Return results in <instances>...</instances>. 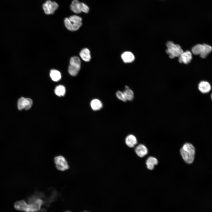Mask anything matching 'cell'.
Returning a JSON list of instances; mask_svg holds the SVG:
<instances>
[{"mask_svg":"<svg viewBox=\"0 0 212 212\" xmlns=\"http://www.w3.org/2000/svg\"><path fill=\"white\" fill-rule=\"evenodd\" d=\"M58 7V4L56 2L50 0L46 1L42 6L44 13L48 15L53 14Z\"/></svg>","mask_w":212,"mask_h":212,"instance_id":"cell-7","label":"cell"},{"mask_svg":"<svg viewBox=\"0 0 212 212\" xmlns=\"http://www.w3.org/2000/svg\"><path fill=\"white\" fill-rule=\"evenodd\" d=\"M80 67L81 66L70 64L68 67V72L71 76H76L78 74Z\"/></svg>","mask_w":212,"mask_h":212,"instance_id":"cell-19","label":"cell"},{"mask_svg":"<svg viewBox=\"0 0 212 212\" xmlns=\"http://www.w3.org/2000/svg\"><path fill=\"white\" fill-rule=\"evenodd\" d=\"M44 211H45V210H40V211H39V210H38V211H35V212H44Z\"/></svg>","mask_w":212,"mask_h":212,"instance_id":"cell-25","label":"cell"},{"mask_svg":"<svg viewBox=\"0 0 212 212\" xmlns=\"http://www.w3.org/2000/svg\"><path fill=\"white\" fill-rule=\"evenodd\" d=\"M54 161L57 169L63 171L69 169V166L66 159L62 155H59L54 158Z\"/></svg>","mask_w":212,"mask_h":212,"instance_id":"cell-6","label":"cell"},{"mask_svg":"<svg viewBox=\"0 0 212 212\" xmlns=\"http://www.w3.org/2000/svg\"><path fill=\"white\" fill-rule=\"evenodd\" d=\"M125 88V90L123 92L127 100H132L134 97V94L133 91L127 86H126Z\"/></svg>","mask_w":212,"mask_h":212,"instance_id":"cell-20","label":"cell"},{"mask_svg":"<svg viewBox=\"0 0 212 212\" xmlns=\"http://www.w3.org/2000/svg\"><path fill=\"white\" fill-rule=\"evenodd\" d=\"M135 152L137 155L140 157H143L148 153V150L144 145L140 144L136 148Z\"/></svg>","mask_w":212,"mask_h":212,"instance_id":"cell-12","label":"cell"},{"mask_svg":"<svg viewBox=\"0 0 212 212\" xmlns=\"http://www.w3.org/2000/svg\"><path fill=\"white\" fill-rule=\"evenodd\" d=\"M179 62L185 64L189 63L192 59V54L191 52L186 51L183 52L179 56Z\"/></svg>","mask_w":212,"mask_h":212,"instance_id":"cell-9","label":"cell"},{"mask_svg":"<svg viewBox=\"0 0 212 212\" xmlns=\"http://www.w3.org/2000/svg\"><path fill=\"white\" fill-rule=\"evenodd\" d=\"M50 76L52 80L55 82L59 81L61 78L60 72L56 69L51 70L50 72Z\"/></svg>","mask_w":212,"mask_h":212,"instance_id":"cell-18","label":"cell"},{"mask_svg":"<svg viewBox=\"0 0 212 212\" xmlns=\"http://www.w3.org/2000/svg\"><path fill=\"white\" fill-rule=\"evenodd\" d=\"M211 99L212 100V93L211 95Z\"/></svg>","mask_w":212,"mask_h":212,"instance_id":"cell-26","label":"cell"},{"mask_svg":"<svg viewBox=\"0 0 212 212\" xmlns=\"http://www.w3.org/2000/svg\"><path fill=\"white\" fill-rule=\"evenodd\" d=\"M82 18L76 15L66 18L64 20L65 26L69 30L72 31L78 30L82 25Z\"/></svg>","mask_w":212,"mask_h":212,"instance_id":"cell-3","label":"cell"},{"mask_svg":"<svg viewBox=\"0 0 212 212\" xmlns=\"http://www.w3.org/2000/svg\"><path fill=\"white\" fill-rule=\"evenodd\" d=\"M125 142L126 145L129 147L133 148L137 143V139L133 135L130 134L126 138Z\"/></svg>","mask_w":212,"mask_h":212,"instance_id":"cell-14","label":"cell"},{"mask_svg":"<svg viewBox=\"0 0 212 212\" xmlns=\"http://www.w3.org/2000/svg\"><path fill=\"white\" fill-rule=\"evenodd\" d=\"M121 57L123 62L125 63H131L135 59L134 54L129 51L123 52L122 54Z\"/></svg>","mask_w":212,"mask_h":212,"instance_id":"cell-11","label":"cell"},{"mask_svg":"<svg viewBox=\"0 0 212 212\" xmlns=\"http://www.w3.org/2000/svg\"><path fill=\"white\" fill-rule=\"evenodd\" d=\"M166 45L167 48L166 52L171 58L179 57L183 52L179 45L175 44L171 41L167 42Z\"/></svg>","mask_w":212,"mask_h":212,"instance_id":"cell-5","label":"cell"},{"mask_svg":"<svg viewBox=\"0 0 212 212\" xmlns=\"http://www.w3.org/2000/svg\"><path fill=\"white\" fill-rule=\"evenodd\" d=\"M116 95L117 98L123 102H126L127 100L125 98L123 92L118 91L116 92Z\"/></svg>","mask_w":212,"mask_h":212,"instance_id":"cell-23","label":"cell"},{"mask_svg":"<svg viewBox=\"0 0 212 212\" xmlns=\"http://www.w3.org/2000/svg\"><path fill=\"white\" fill-rule=\"evenodd\" d=\"M54 92L55 94L57 96H63L65 93V89L63 86L59 85L56 87Z\"/></svg>","mask_w":212,"mask_h":212,"instance_id":"cell-21","label":"cell"},{"mask_svg":"<svg viewBox=\"0 0 212 212\" xmlns=\"http://www.w3.org/2000/svg\"><path fill=\"white\" fill-rule=\"evenodd\" d=\"M90 104L92 109L94 111L99 110L102 107V102L98 99L92 100L91 101Z\"/></svg>","mask_w":212,"mask_h":212,"instance_id":"cell-17","label":"cell"},{"mask_svg":"<svg viewBox=\"0 0 212 212\" xmlns=\"http://www.w3.org/2000/svg\"><path fill=\"white\" fill-rule=\"evenodd\" d=\"M70 65L81 66V62L80 58L78 57L74 56L71 58L69 61Z\"/></svg>","mask_w":212,"mask_h":212,"instance_id":"cell-22","label":"cell"},{"mask_svg":"<svg viewBox=\"0 0 212 212\" xmlns=\"http://www.w3.org/2000/svg\"></svg>","mask_w":212,"mask_h":212,"instance_id":"cell-27","label":"cell"},{"mask_svg":"<svg viewBox=\"0 0 212 212\" xmlns=\"http://www.w3.org/2000/svg\"><path fill=\"white\" fill-rule=\"evenodd\" d=\"M195 150L193 145L189 143H185L180 150V153L185 161L188 164L192 163L194 160Z\"/></svg>","mask_w":212,"mask_h":212,"instance_id":"cell-2","label":"cell"},{"mask_svg":"<svg viewBox=\"0 0 212 212\" xmlns=\"http://www.w3.org/2000/svg\"><path fill=\"white\" fill-rule=\"evenodd\" d=\"M70 7L71 10L75 13L80 14L82 12L81 2H80L78 0H73Z\"/></svg>","mask_w":212,"mask_h":212,"instance_id":"cell-13","label":"cell"},{"mask_svg":"<svg viewBox=\"0 0 212 212\" xmlns=\"http://www.w3.org/2000/svg\"><path fill=\"white\" fill-rule=\"evenodd\" d=\"M199 90L202 93L207 94L211 90V86L209 82L205 81H201L198 84Z\"/></svg>","mask_w":212,"mask_h":212,"instance_id":"cell-10","label":"cell"},{"mask_svg":"<svg viewBox=\"0 0 212 212\" xmlns=\"http://www.w3.org/2000/svg\"><path fill=\"white\" fill-rule=\"evenodd\" d=\"M32 104L33 101L31 99L22 97L18 99L17 107L19 110H21L23 109L28 110L31 108Z\"/></svg>","mask_w":212,"mask_h":212,"instance_id":"cell-8","label":"cell"},{"mask_svg":"<svg viewBox=\"0 0 212 212\" xmlns=\"http://www.w3.org/2000/svg\"><path fill=\"white\" fill-rule=\"evenodd\" d=\"M29 202L27 203L24 200L18 201L15 203V207L17 210L25 212H34L40 210L43 203L42 200L34 196L29 198Z\"/></svg>","mask_w":212,"mask_h":212,"instance_id":"cell-1","label":"cell"},{"mask_svg":"<svg viewBox=\"0 0 212 212\" xmlns=\"http://www.w3.org/2000/svg\"><path fill=\"white\" fill-rule=\"evenodd\" d=\"M80 56L81 59L84 61L89 62L91 58L90 52L87 48L82 49L80 53Z\"/></svg>","mask_w":212,"mask_h":212,"instance_id":"cell-15","label":"cell"},{"mask_svg":"<svg viewBox=\"0 0 212 212\" xmlns=\"http://www.w3.org/2000/svg\"><path fill=\"white\" fill-rule=\"evenodd\" d=\"M147 168L150 170H152L154 168V165L158 163V161L156 158L150 157L147 159L146 162Z\"/></svg>","mask_w":212,"mask_h":212,"instance_id":"cell-16","label":"cell"},{"mask_svg":"<svg viewBox=\"0 0 212 212\" xmlns=\"http://www.w3.org/2000/svg\"><path fill=\"white\" fill-rule=\"evenodd\" d=\"M90 9L89 7L84 3L81 2V11L82 12L85 13L89 12Z\"/></svg>","mask_w":212,"mask_h":212,"instance_id":"cell-24","label":"cell"},{"mask_svg":"<svg viewBox=\"0 0 212 212\" xmlns=\"http://www.w3.org/2000/svg\"><path fill=\"white\" fill-rule=\"evenodd\" d=\"M212 50V47L206 44H198L192 48V53L195 55H199L202 58H206Z\"/></svg>","mask_w":212,"mask_h":212,"instance_id":"cell-4","label":"cell"}]
</instances>
